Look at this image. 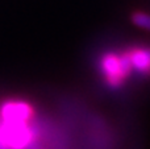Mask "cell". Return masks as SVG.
<instances>
[{"instance_id": "cell-2", "label": "cell", "mask_w": 150, "mask_h": 149, "mask_svg": "<svg viewBox=\"0 0 150 149\" xmlns=\"http://www.w3.org/2000/svg\"><path fill=\"white\" fill-rule=\"evenodd\" d=\"M98 73L101 83L109 90H120L133 75L128 55L124 49H109L103 52L98 60Z\"/></svg>"}, {"instance_id": "cell-1", "label": "cell", "mask_w": 150, "mask_h": 149, "mask_svg": "<svg viewBox=\"0 0 150 149\" xmlns=\"http://www.w3.org/2000/svg\"><path fill=\"white\" fill-rule=\"evenodd\" d=\"M42 124L30 121H12L0 118V149H41Z\"/></svg>"}, {"instance_id": "cell-4", "label": "cell", "mask_w": 150, "mask_h": 149, "mask_svg": "<svg viewBox=\"0 0 150 149\" xmlns=\"http://www.w3.org/2000/svg\"><path fill=\"white\" fill-rule=\"evenodd\" d=\"M130 20L134 25L140 26L145 31H150V13L145 12V11H134L130 15Z\"/></svg>"}, {"instance_id": "cell-3", "label": "cell", "mask_w": 150, "mask_h": 149, "mask_svg": "<svg viewBox=\"0 0 150 149\" xmlns=\"http://www.w3.org/2000/svg\"><path fill=\"white\" fill-rule=\"evenodd\" d=\"M133 75L150 79V44H130L124 48Z\"/></svg>"}]
</instances>
